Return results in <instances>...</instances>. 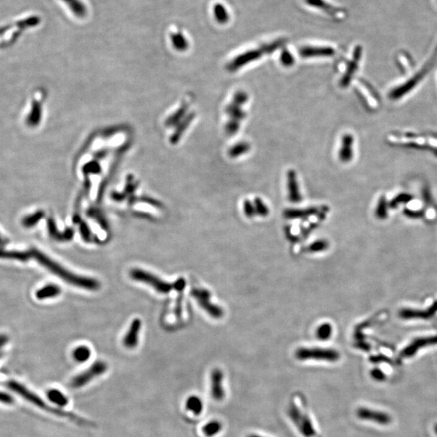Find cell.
I'll return each instance as SVG.
<instances>
[{
	"instance_id": "34",
	"label": "cell",
	"mask_w": 437,
	"mask_h": 437,
	"mask_svg": "<svg viewBox=\"0 0 437 437\" xmlns=\"http://www.w3.org/2000/svg\"><path fill=\"white\" fill-rule=\"evenodd\" d=\"M286 41H287L286 39H278L276 41H273L270 44H264L263 45H261V49H263L265 54H272L274 51H276L277 49L283 47V45H285Z\"/></svg>"
},
{
	"instance_id": "24",
	"label": "cell",
	"mask_w": 437,
	"mask_h": 437,
	"mask_svg": "<svg viewBox=\"0 0 437 437\" xmlns=\"http://www.w3.org/2000/svg\"><path fill=\"white\" fill-rule=\"evenodd\" d=\"M68 6L71 12L78 18H84L87 15V7L80 0H62Z\"/></svg>"
},
{
	"instance_id": "10",
	"label": "cell",
	"mask_w": 437,
	"mask_h": 437,
	"mask_svg": "<svg viewBox=\"0 0 437 437\" xmlns=\"http://www.w3.org/2000/svg\"><path fill=\"white\" fill-rule=\"evenodd\" d=\"M210 395L216 402H222L226 397L224 373L220 369H214L211 373Z\"/></svg>"
},
{
	"instance_id": "1",
	"label": "cell",
	"mask_w": 437,
	"mask_h": 437,
	"mask_svg": "<svg viewBox=\"0 0 437 437\" xmlns=\"http://www.w3.org/2000/svg\"><path fill=\"white\" fill-rule=\"evenodd\" d=\"M6 386L10 390H12L13 392L16 393L18 395L22 397L23 399L28 401V402L38 407L40 409L44 410L45 412L53 414V415H55V416L65 417V418L71 420L73 422L76 423L78 425H80V426H94L93 423L91 422L89 420H85L83 417H80V416H78L76 414L66 412V411H63V410L59 409V408L51 407L47 403H45V401L43 400L41 397H39L36 394L32 392V390H28L24 385H22L21 383H19V382H16V381H13V380L12 381H9L6 383Z\"/></svg>"
},
{
	"instance_id": "41",
	"label": "cell",
	"mask_w": 437,
	"mask_h": 437,
	"mask_svg": "<svg viewBox=\"0 0 437 437\" xmlns=\"http://www.w3.org/2000/svg\"><path fill=\"white\" fill-rule=\"evenodd\" d=\"M240 121L235 120V119H231L230 118V120L227 122V124H226V127H225V131L227 132V135H235L238 133V131L240 130Z\"/></svg>"
},
{
	"instance_id": "45",
	"label": "cell",
	"mask_w": 437,
	"mask_h": 437,
	"mask_svg": "<svg viewBox=\"0 0 437 437\" xmlns=\"http://www.w3.org/2000/svg\"><path fill=\"white\" fill-rule=\"evenodd\" d=\"M244 214L246 215V217H249V218H253L257 215L256 210H255L254 204L249 200H244Z\"/></svg>"
},
{
	"instance_id": "6",
	"label": "cell",
	"mask_w": 437,
	"mask_h": 437,
	"mask_svg": "<svg viewBox=\"0 0 437 437\" xmlns=\"http://www.w3.org/2000/svg\"><path fill=\"white\" fill-rule=\"evenodd\" d=\"M107 370L108 365L104 361H97L92 364L89 369L73 377L71 382V386L74 389L84 387L86 385L90 383L97 377L103 375Z\"/></svg>"
},
{
	"instance_id": "21",
	"label": "cell",
	"mask_w": 437,
	"mask_h": 437,
	"mask_svg": "<svg viewBox=\"0 0 437 437\" xmlns=\"http://www.w3.org/2000/svg\"><path fill=\"white\" fill-rule=\"evenodd\" d=\"M46 396L50 403L58 407H64L69 403V399L67 395L63 394L61 390L53 388L48 390Z\"/></svg>"
},
{
	"instance_id": "14",
	"label": "cell",
	"mask_w": 437,
	"mask_h": 437,
	"mask_svg": "<svg viewBox=\"0 0 437 437\" xmlns=\"http://www.w3.org/2000/svg\"><path fill=\"white\" fill-rule=\"evenodd\" d=\"M436 344H437V335L415 339L410 345L406 347L405 349L403 350V352H401L400 356L402 358H408L413 356L416 352L421 349L422 347L436 345Z\"/></svg>"
},
{
	"instance_id": "46",
	"label": "cell",
	"mask_w": 437,
	"mask_h": 437,
	"mask_svg": "<svg viewBox=\"0 0 437 437\" xmlns=\"http://www.w3.org/2000/svg\"><path fill=\"white\" fill-rule=\"evenodd\" d=\"M15 402L14 398L7 393L0 391V403H4L6 405H11Z\"/></svg>"
},
{
	"instance_id": "40",
	"label": "cell",
	"mask_w": 437,
	"mask_h": 437,
	"mask_svg": "<svg viewBox=\"0 0 437 437\" xmlns=\"http://www.w3.org/2000/svg\"><path fill=\"white\" fill-rule=\"evenodd\" d=\"M249 98V94L246 92L239 90L235 92L233 98H232V102L236 104V105H239V106H242V105H245L248 102Z\"/></svg>"
},
{
	"instance_id": "37",
	"label": "cell",
	"mask_w": 437,
	"mask_h": 437,
	"mask_svg": "<svg viewBox=\"0 0 437 437\" xmlns=\"http://www.w3.org/2000/svg\"><path fill=\"white\" fill-rule=\"evenodd\" d=\"M280 62L283 67H292L295 64L296 59L288 49H283V51L281 53Z\"/></svg>"
},
{
	"instance_id": "48",
	"label": "cell",
	"mask_w": 437,
	"mask_h": 437,
	"mask_svg": "<svg viewBox=\"0 0 437 437\" xmlns=\"http://www.w3.org/2000/svg\"><path fill=\"white\" fill-rule=\"evenodd\" d=\"M404 214L407 217L412 218H421L424 215L423 211L410 210V209H405L404 210Z\"/></svg>"
},
{
	"instance_id": "29",
	"label": "cell",
	"mask_w": 437,
	"mask_h": 437,
	"mask_svg": "<svg viewBox=\"0 0 437 437\" xmlns=\"http://www.w3.org/2000/svg\"><path fill=\"white\" fill-rule=\"evenodd\" d=\"M213 15L218 24H225L229 21V14L227 12L226 7L221 3H217V4L214 5Z\"/></svg>"
},
{
	"instance_id": "31",
	"label": "cell",
	"mask_w": 437,
	"mask_h": 437,
	"mask_svg": "<svg viewBox=\"0 0 437 437\" xmlns=\"http://www.w3.org/2000/svg\"><path fill=\"white\" fill-rule=\"evenodd\" d=\"M30 252H18V251L0 250V258L6 259L18 260V261H26L30 258Z\"/></svg>"
},
{
	"instance_id": "23",
	"label": "cell",
	"mask_w": 437,
	"mask_h": 437,
	"mask_svg": "<svg viewBox=\"0 0 437 437\" xmlns=\"http://www.w3.org/2000/svg\"><path fill=\"white\" fill-rule=\"evenodd\" d=\"M319 208H309L304 209H287L284 212V217L288 218H304L312 215L319 213Z\"/></svg>"
},
{
	"instance_id": "44",
	"label": "cell",
	"mask_w": 437,
	"mask_h": 437,
	"mask_svg": "<svg viewBox=\"0 0 437 437\" xmlns=\"http://www.w3.org/2000/svg\"><path fill=\"white\" fill-rule=\"evenodd\" d=\"M88 214L92 218H96V220L98 222L99 224L101 225L102 228H104L105 230L108 229L107 221L105 220V217L103 216H101L100 213H97L96 210H91L90 212H88Z\"/></svg>"
},
{
	"instance_id": "19",
	"label": "cell",
	"mask_w": 437,
	"mask_h": 437,
	"mask_svg": "<svg viewBox=\"0 0 437 437\" xmlns=\"http://www.w3.org/2000/svg\"><path fill=\"white\" fill-rule=\"evenodd\" d=\"M47 226L49 236L54 238V240H58V241H69V240H72L74 233H75L72 228L66 229L64 232L58 231V228L56 227L55 222L52 218H49L48 219Z\"/></svg>"
},
{
	"instance_id": "5",
	"label": "cell",
	"mask_w": 437,
	"mask_h": 437,
	"mask_svg": "<svg viewBox=\"0 0 437 437\" xmlns=\"http://www.w3.org/2000/svg\"><path fill=\"white\" fill-rule=\"evenodd\" d=\"M296 357L299 360H317L334 363L339 361L341 355L336 350L318 347H301L296 352Z\"/></svg>"
},
{
	"instance_id": "36",
	"label": "cell",
	"mask_w": 437,
	"mask_h": 437,
	"mask_svg": "<svg viewBox=\"0 0 437 437\" xmlns=\"http://www.w3.org/2000/svg\"><path fill=\"white\" fill-rule=\"evenodd\" d=\"M253 204H254L256 213L258 216L266 217L270 213V209L268 208L267 205L264 203L263 200H261V198H256L254 202H253Z\"/></svg>"
},
{
	"instance_id": "12",
	"label": "cell",
	"mask_w": 437,
	"mask_h": 437,
	"mask_svg": "<svg viewBox=\"0 0 437 437\" xmlns=\"http://www.w3.org/2000/svg\"><path fill=\"white\" fill-rule=\"evenodd\" d=\"M356 416L360 420L372 421L382 425H387L391 422V417L388 414L367 407L358 408L356 411Z\"/></svg>"
},
{
	"instance_id": "2",
	"label": "cell",
	"mask_w": 437,
	"mask_h": 437,
	"mask_svg": "<svg viewBox=\"0 0 437 437\" xmlns=\"http://www.w3.org/2000/svg\"><path fill=\"white\" fill-rule=\"evenodd\" d=\"M31 257H34L39 263L46 268L49 271L54 273L57 276L60 277L61 279L66 281L67 283H71L72 285L76 287H82L84 289L95 290L99 289L100 283L98 281L95 280L90 278L78 276L76 274H72L68 270H65L60 265L56 263L55 261H52L46 255L41 253L37 249H32L30 251Z\"/></svg>"
},
{
	"instance_id": "52",
	"label": "cell",
	"mask_w": 437,
	"mask_h": 437,
	"mask_svg": "<svg viewBox=\"0 0 437 437\" xmlns=\"http://www.w3.org/2000/svg\"><path fill=\"white\" fill-rule=\"evenodd\" d=\"M434 430H435V433H437V424H436L435 427H434Z\"/></svg>"
},
{
	"instance_id": "7",
	"label": "cell",
	"mask_w": 437,
	"mask_h": 437,
	"mask_svg": "<svg viewBox=\"0 0 437 437\" xmlns=\"http://www.w3.org/2000/svg\"><path fill=\"white\" fill-rule=\"evenodd\" d=\"M131 279L136 281H140L143 283H147L148 285L152 286L155 290L162 294H167L174 289V284L166 283L164 281L158 279L150 273L146 272L144 270L140 269H134L130 273Z\"/></svg>"
},
{
	"instance_id": "35",
	"label": "cell",
	"mask_w": 437,
	"mask_h": 437,
	"mask_svg": "<svg viewBox=\"0 0 437 437\" xmlns=\"http://www.w3.org/2000/svg\"><path fill=\"white\" fill-rule=\"evenodd\" d=\"M333 328L329 323L322 324L317 330V339L322 341L328 340L332 335Z\"/></svg>"
},
{
	"instance_id": "33",
	"label": "cell",
	"mask_w": 437,
	"mask_h": 437,
	"mask_svg": "<svg viewBox=\"0 0 437 437\" xmlns=\"http://www.w3.org/2000/svg\"><path fill=\"white\" fill-rule=\"evenodd\" d=\"M44 217L45 213L43 211H37L36 213L26 216L22 220V224L26 228H31L36 226Z\"/></svg>"
},
{
	"instance_id": "16",
	"label": "cell",
	"mask_w": 437,
	"mask_h": 437,
	"mask_svg": "<svg viewBox=\"0 0 437 437\" xmlns=\"http://www.w3.org/2000/svg\"><path fill=\"white\" fill-rule=\"evenodd\" d=\"M437 312V300L433 303L431 307L426 311L415 310V309H402L399 313V317L403 319H414V318H420V319H429L434 316Z\"/></svg>"
},
{
	"instance_id": "15",
	"label": "cell",
	"mask_w": 437,
	"mask_h": 437,
	"mask_svg": "<svg viewBox=\"0 0 437 437\" xmlns=\"http://www.w3.org/2000/svg\"><path fill=\"white\" fill-rule=\"evenodd\" d=\"M287 186L288 191V200L291 203H299L302 200V195L300 193L297 174L296 170H291L287 172Z\"/></svg>"
},
{
	"instance_id": "28",
	"label": "cell",
	"mask_w": 437,
	"mask_h": 437,
	"mask_svg": "<svg viewBox=\"0 0 437 437\" xmlns=\"http://www.w3.org/2000/svg\"><path fill=\"white\" fill-rule=\"evenodd\" d=\"M225 111L231 119L241 122V121L244 120V118H246V112L244 111L241 106H239L233 102L227 105Z\"/></svg>"
},
{
	"instance_id": "4",
	"label": "cell",
	"mask_w": 437,
	"mask_h": 437,
	"mask_svg": "<svg viewBox=\"0 0 437 437\" xmlns=\"http://www.w3.org/2000/svg\"><path fill=\"white\" fill-rule=\"evenodd\" d=\"M41 23L37 15L21 19L12 24L0 27V50L11 46L17 41L25 31L35 28Z\"/></svg>"
},
{
	"instance_id": "26",
	"label": "cell",
	"mask_w": 437,
	"mask_h": 437,
	"mask_svg": "<svg viewBox=\"0 0 437 437\" xmlns=\"http://www.w3.org/2000/svg\"><path fill=\"white\" fill-rule=\"evenodd\" d=\"M251 148H252L251 144L248 142H239V143H236V144L231 146V148L228 149L227 153L231 158H237V157L244 156L248 152H250Z\"/></svg>"
},
{
	"instance_id": "17",
	"label": "cell",
	"mask_w": 437,
	"mask_h": 437,
	"mask_svg": "<svg viewBox=\"0 0 437 437\" xmlns=\"http://www.w3.org/2000/svg\"><path fill=\"white\" fill-rule=\"evenodd\" d=\"M354 141V137L351 134H345L342 137L341 148L339 151V159L343 163H348L353 158Z\"/></svg>"
},
{
	"instance_id": "8",
	"label": "cell",
	"mask_w": 437,
	"mask_h": 437,
	"mask_svg": "<svg viewBox=\"0 0 437 437\" xmlns=\"http://www.w3.org/2000/svg\"><path fill=\"white\" fill-rule=\"evenodd\" d=\"M191 295L197 300L200 306L214 318H220L223 316V309L210 302L211 294L206 289L195 288L191 291Z\"/></svg>"
},
{
	"instance_id": "11",
	"label": "cell",
	"mask_w": 437,
	"mask_h": 437,
	"mask_svg": "<svg viewBox=\"0 0 437 437\" xmlns=\"http://www.w3.org/2000/svg\"><path fill=\"white\" fill-rule=\"evenodd\" d=\"M362 47L360 45H357L354 49L352 60L350 61L349 63L347 64L346 72L344 73V75H343V77L341 79L340 83H339L341 88H347L351 81H352V77L355 75V73L358 70L359 63H360V59H361V57H362Z\"/></svg>"
},
{
	"instance_id": "13",
	"label": "cell",
	"mask_w": 437,
	"mask_h": 437,
	"mask_svg": "<svg viewBox=\"0 0 437 437\" xmlns=\"http://www.w3.org/2000/svg\"><path fill=\"white\" fill-rule=\"evenodd\" d=\"M299 54L304 58H330L335 54V50L329 46H303L299 49Z\"/></svg>"
},
{
	"instance_id": "51",
	"label": "cell",
	"mask_w": 437,
	"mask_h": 437,
	"mask_svg": "<svg viewBox=\"0 0 437 437\" xmlns=\"http://www.w3.org/2000/svg\"><path fill=\"white\" fill-rule=\"evenodd\" d=\"M4 244V240L2 239V236H1V235H0V244Z\"/></svg>"
},
{
	"instance_id": "3",
	"label": "cell",
	"mask_w": 437,
	"mask_h": 437,
	"mask_svg": "<svg viewBox=\"0 0 437 437\" xmlns=\"http://www.w3.org/2000/svg\"><path fill=\"white\" fill-rule=\"evenodd\" d=\"M287 416L303 437H318L315 425L307 411L306 401L302 395H294L287 409Z\"/></svg>"
},
{
	"instance_id": "22",
	"label": "cell",
	"mask_w": 437,
	"mask_h": 437,
	"mask_svg": "<svg viewBox=\"0 0 437 437\" xmlns=\"http://www.w3.org/2000/svg\"><path fill=\"white\" fill-rule=\"evenodd\" d=\"M223 429V423L220 420H212L207 422L202 428V432L207 437H214L218 435Z\"/></svg>"
},
{
	"instance_id": "39",
	"label": "cell",
	"mask_w": 437,
	"mask_h": 437,
	"mask_svg": "<svg viewBox=\"0 0 437 437\" xmlns=\"http://www.w3.org/2000/svg\"><path fill=\"white\" fill-rule=\"evenodd\" d=\"M412 200V195L407 193H402L397 195L396 197L390 203V208H395L401 204H407Z\"/></svg>"
},
{
	"instance_id": "30",
	"label": "cell",
	"mask_w": 437,
	"mask_h": 437,
	"mask_svg": "<svg viewBox=\"0 0 437 437\" xmlns=\"http://www.w3.org/2000/svg\"><path fill=\"white\" fill-rule=\"evenodd\" d=\"M170 39H171L172 45L178 51H185L188 48V41L182 32H173L170 35Z\"/></svg>"
},
{
	"instance_id": "42",
	"label": "cell",
	"mask_w": 437,
	"mask_h": 437,
	"mask_svg": "<svg viewBox=\"0 0 437 437\" xmlns=\"http://www.w3.org/2000/svg\"><path fill=\"white\" fill-rule=\"evenodd\" d=\"M329 247V243L326 240H318L316 242L310 244V246L308 248V250L312 253H317V252H322L326 250Z\"/></svg>"
},
{
	"instance_id": "32",
	"label": "cell",
	"mask_w": 437,
	"mask_h": 437,
	"mask_svg": "<svg viewBox=\"0 0 437 437\" xmlns=\"http://www.w3.org/2000/svg\"><path fill=\"white\" fill-rule=\"evenodd\" d=\"M92 352L89 347L86 346H79L72 352V357L78 363H84L88 361L91 357Z\"/></svg>"
},
{
	"instance_id": "9",
	"label": "cell",
	"mask_w": 437,
	"mask_h": 437,
	"mask_svg": "<svg viewBox=\"0 0 437 437\" xmlns=\"http://www.w3.org/2000/svg\"><path fill=\"white\" fill-rule=\"evenodd\" d=\"M264 53L263 49L261 47L258 49H250L247 50L243 54H240L236 58H233L231 62L227 64V69L230 72H236L240 68L245 67L246 65L249 64L251 62L257 61L261 58Z\"/></svg>"
},
{
	"instance_id": "25",
	"label": "cell",
	"mask_w": 437,
	"mask_h": 437,
	"mask_svg": "<svg viewBox=\"0 0 437 437\" xmlns=\"http://www.w3.org/2000/svg\"><path fill=\"white\" fill-rule=\"evenodd\" d=\"M60 287L54 284H49L41 287V289L36 291V297L38 300H45V299L57 297L60 295Z\"/></svg>"
},
{
	"instance_id": "18",
	"label": "cell",
	"mask_w": 437,
	"mask_h": 437,
	"mask_svg": "<svg viewBox=\"0 0 437 437\" xmlns=\"http://www.w3.org/2000/svg\"><path fill=\"white\" fill-rule=\"evenodd\" d=\"M141 329V321L140 319H135L131 322L128 332L125 335L123 339V344L129 349L135 348L138 344V337L139 332Z\"/></svg>"
},
{
	"instance_id": "20",
	"label": "cell",
	"mask_w": 437,
	"mask_h": 437,
	"mask_svg": "<svg viewBox=\"0 0 437 437\" xmlns=\"http://www.w3.org/2000/svg\"><path fill=\"white\" fill-rule=\"evenodd\" d=\"M185 407L189 412H191L195 416H200L204 411V402L200 396L195 395H191L186 400Z\"/></svg>"
},
{
	"instance_id": "49",
	"label": "cell",
	"mask_w": 437,
	"mask_h": 437,
	"mask_svg": "<svg viewBox=\"0 0 437 437\" xmlns=\"http://www.w3.org/2000/svg\"><path fill=\"white\" fill-rule=\"evenodd\" d=\"M186 287V281L184 279L180 278L174 283V289L178 291H182Z\"/></svg>"
},
{
	"instance_id": "38",
	"label": "cell",
	"mask_w": 437,
	"mask_h": 437,
	"mask_svg": "<svg viewBox=\"0 0 437 437\" xmlns=\"http://www.w3.org/2000/svg\"><path fill=\"white\" fill-rule=\"evenodd\" d=\"M376 217L380 219H384L387 217V203L385 197H381L377 208H376Z\"/></svg>"
},
{
	"instance_id": "47",
	"label": "cell",
	"mask_w": 437,
	"mask_h": 437,
	"mask_svg": "<svg viewBox=\"0 0 437 437\" xmlns=\"http://www.w3.org/2000/svg\"><path fill=\"white\" fill-rule=\"evenodd\" d=\"M370 375L372 378H373L375 381H377V382H382L386 378V375L379 369H374L373 370H371Z\"/></svg>"
},
{
	"instance_id": "43",
	"label": "cell",
	"mask_w": 437,
	"mask_h": 437,
	"mask_svg": "<svg viewBox=\"0 0 437 437\" xmlns=\"http://www.w3.org/2000/svg\"><path fill=\"white\" fill-rule=\"evenodd\" d=\"M79 224V231H80V234H81L82 238L87 242L90 241L91 238H92V233H91V231L89 229V227H88V224L82 220L80 221V223Z\"/></svg>"
},
{
	"instance_id": "50",
	"label": "cell",
	"mask_w": 437,
	"mask_h": 437,
	"mask_svg": "<svg viewBox=\"0 0 437 437\" xmlns=\"http://www.w3.org/2000/svg\"><path fill=\"white\" fill-rule=\"evenodd\" d=\"M247 437H265V436L259 435V434H256V433H252V434H249V435L247 436Z\"/></svg>"
},
{
	"instance_id": "27",
	"label": "cell",
	"mask_w": 437,
	"mask_h": 437,
	"mask_svg": "<svg viewBox=\"0 0 437 437\" xmlns=\"http://www.w3.org/2000/svg\"><path fill=\"white\" fill-rule=\"evenodd\" d=\"M305 2L309 6L321 9L322 11H326V13L331 15H336L340 13L339 9L331 6L327 2H325L324 0H305Z\"/></svg>"
}]
</instances>
